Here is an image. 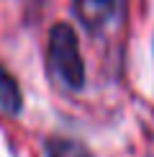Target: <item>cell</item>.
I'll return each mask as SVG.
<instances>
[{
	"label": "cell",
	"instance_id": "3957f363",
	"mask_svg": "<svg viewBox=\"0 0 154 157\" xmlns=\"http://www.w3.org/2000/svg\"><path fill=\"white\" fill-rule=\"evenodd\" d=\"M21 108H23L21 88H18L16 77H13L8 70L0 64V116L13 119V116L21 113Z\"/></svg>",
	"mask_w": 154,
	"mask_h": 157
},
{
	"label": "cell",
	"instance_id": "277c9868",
	"mask_svg": "<svg viewBox=\"0 0 154 157\" xmlns=\"http://www.w3.org/2000/svg\"><path fill=\"white\" fill-rule=\"evenodd\" d=\"M46 157H95L90 149L77 139H67V136H49L44 142Z\"/></svg>",
	"mask_w": 154,
	"mask_h": 157
},
{
	"label": "cell",
	"instance_id": "6da1fadb",
	"mask_svg": "<svg viewBox=\"0 0 154 157\" xmlns=\"http://www.w3.org/2000/svg\"><path fill=\"white\" fill-rule=\"evenodd\" d=\"M46 72L67 93H80L85 88V59L80 54V41L69 23H54L46 44Z\"/></svg>",
	"mask_w": 154,
	"mask_h": 157
},
{
	"label": "cell",
	"instance_id": "5b68a950",
	"mask_svg": "<svg viewBox=\"0 0 154 157\" xmlns=\"http://www.w3.org/2000/svg\"><path fill=\"white\" fill-rule=\"evenodd\" d=\"M26 3H28V5H31V8H34V10H36V8H41V3H44V0H26Z\"/></svg>",
	"mask_w": 154,
	"mask_h": 157
},
{
	"label": "cell",
	"instance_id": "7a4b0ae2",
	"mask_svg": "<svg viewBox=\"0 0 154 157\" xmlns=\"http://www.w3.org/2000/svg\"><path fill=\"white\" fill-rule=\"evenodd\" d=\"M77 21L93 39H111L126 23V0H72Z\"/></svg>",
	"mask_w": 154,
	"mask_h": 157
}]
</instances>
